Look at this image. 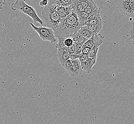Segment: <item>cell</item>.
I'll use <instances>...</instances> for the list:
<instances>
[{"label": "cell", "mask_w": 134, "mask_h": 124, "mask_svg": "<svg viewBox=\"0 0 134 124\" xmlns=\"http://www.w3.org/2000/svg\"><path fill=\"white\" fill-rule=\"evenodd\" d=\"M62 66L67 71L70 76H72V77L77 76L72 69V65L71 60H68L63 65H62Z\"/></svg>", "instance_id": "11"}, {"label": "cell", "mask_w": 134, "mask_h": 124, "mask_svg": "<svg viewBox=\"0 0 134 124\" xmlns=\"http://www.w3.org/2000/svg\"><path fill=\"white\" fill-rule=\"evenodd\" d=\"M77 15L79 19V21L81 26H86L87 20L89 16L88 14H87L85 12H83V13L78 14Z\"/></svg>", "instance_id": "16"}, {"label": "cell", "mask_w": 134, "mask_h": 124, "mask_svg": "<svg viewBox=\"0 0 134 124\" xmlns=\"http://www.w3.org/2000/svg\"><path fill=\"white\" fill-rule=\"evenodd\" d=\"M75 0H48V4L54 5L72 7Z\"/></svg>", "instance_id": "8"}, {"label": "cell", "mask_w": 134, "mask_h": 124, "mask_svg": "<svg viewBox=\"0 0 134 124\" xmlns=\"http://www.w3.org/2000/svg\"><path fill=\"white\" fill-rule=\"evenodd\" d=\"M80 55H76V54H72V55H70V59L74 60L76 59H79Z\"/></svg>", "instance_id": "30"}, {"label": "cell", "mask_w": 134, "mask_h": 124, "mask_svg": "<svg viewBox=\"0 0 134 124\" xmlns=\"http://www.w3.org/2000/svg\"><path fill=\"white\" fill-rule=\"evenodd\" d=\"M67 51L70 55L75 54V44H74L72 46L67 47Z\"/></svg>", "instance_id": "26"}, {"label": "cell", "mask_w": 134, "mask_h": 124, "mask_svg": "<svg viewBox=\"0 0 134 124\" xmlns=\"http://www.w3.org/2000/svg\"><path fill=\"white\" fill-rule=\"evenodd\" d=\"M80 62L82 69L87 72V73H90L92 71V67L94 65L93 62L89 59L87 55L81 54L79 57Z\"/></svg>", "instance_id": "5"}, {"label": "cell", "mask_w": 134, "mask_h": 124, "mask_svg": "<svg viewBox=\"0 0 134 124\" xmlns=\"http://www.w3.org/2000/svg\"><path fill=\"white\" fill-rule=\"evenodd\" d=\"M64 44L65 46L67 47L72 46L74 44V42L72 39V38L70 37L65 38L64 40Z\"/></svg>", "instance_id": "24"}, {"label": "cell", "mask_w": 134, "mask_h": 124, "mask_svg": "<svg viewBox=\"0 0 134 124\" xmlns=\"http://www.w3.org/2000/svg\"><path fill=\"white\" fill-rule=\"evenodd\" d=\"M81 27L77 14L72 12L64 19H62L54 32L57 39L68 38L78 32Z\"/></svg>", "instance_id": "1"}, {"label": "cell", "mask_w": 134, "mask_h": 124, "mask_svg": "<svg viewBox=\"0 0 134 124\" xmlns=\"http://www.w3.org/2000/svg\"><path fill=\"white\" fill-rule=\"evenodd\" d=\"M97 8L98 7L97 6V4L94 3V2L93 3L90 4L85 9V12L87 14H88L90 16L97 10Z\"/></svg>", "instance_id": "17"}, {"label": "cell", "mask_w": 134, "mask_h": 124, "mask_svg": "<svg viewBox=\"0 0 134 124\" xmlns=\"http://www.w3.org/2000/svg\"><path fill=\"white\" fill-rule=\"evenodd\" d=\"M57 56L61 65H63L68 60L70 59V55L67 52V50L57 49Z\"/></svg>", "instance_id": "7"}, {"label": "cell", "mask_w": 134, "mask_h": 124, "mask_svg": "<svg viewBox=\"0 0 134 124\" xmlns=\"http://www.w3.org/2000/svg\"><path fill=\"white\" fill-rule=\"evenodd\" d=\"M65 38H58V43L55 45V48L58 49H64V50H67V47L65 46L64 44V40Z\"/></svg>", "instance_id": "18"}, {"label": "cell", "mask_w": 134, "mask_h": 124, "mask_svg": "<svg viewBox=\"0 0 134 124\" xmlns=\"http://www.w3.org/2000/svg\"><path fill=\"white\" fill-rule=\"evenodd\" d=\"M78 32L82 36H83L84 38L87 40L91 38L93 35L87 26H81L79 30L78 31Z\"/></svg>", "instance_id": "12"}, {"label": "cell", "mask_w": 134, "mask_h": 124, "mask_svg": "<svg viewBox=\"0 0 134 124\" xmlns=\"http://www.w3.org/2000/svg\"><path fill=\"white\" fill-rule=\"evenodd\" d=\"M57 11L59 16L62 19H64L73 12L72 7L61 6H57Z\"/></svg>", "instance_id": "9"}, {"label": "cell", "mask_w": 134, "mask_h": 124, "mask_svg": "<svg viewBox=\"0 0 134 124\" xmlns=\"http://www.w3.org/2000/svg\"><path fill=\"white\" fill-rule=\"evenodd\" d=\"M10 7L13 11L18 10L23 14L29 16L35 23H39L41 25H43V21L38 16L35 9L26 3L25 0H15L14 2L11 4Z\"/></svg>", "instance_id": "3"}, {"label": "cell", "mask_w": 134, "mask_h": 124, "mask_svg": "<svg viewBox=\"0 0 134 124\" xmlns=\"http://www.w3.org/2000/svg\"><path fill=\"white\" fill-rule=\"evenodd\" d=\"M30 25L42 40L49 41L52 43H54L57 41V38L54 35V30L51 28L42 26L37 27L32 23H31Z\"/></svg>", "instance_id": "4"}, {"label": "cell", "mask_w": 134, "mask_h": 124, "mask_svg": "<svg viewBox=\"0 0 134 124\" xmlns=\"http://www.w3.org/2000/svg\"><path fill=\"white\" fill-rule=\"evenodd\" d=\"M42 15L47 27L51 28L54 31L57 29L62 20L58 13L57 5L48 4L43 8Z\"/></svg>", "instance_id": "2"}, {"label": "cell", "mask_w": 134, "mask_h": 124, "mask_svg": "<svg viewBox=\"0 0 134 124\" xmlns=\"http://www.w3.org/2000/svg\"><path fill=\"white\" fill-rule=\"evenodd\" d=\"M129 2L130 11L129 18L134 19V0H129Z\"/></svg>", "instance_id": "22"}, {"label": "cell", "mask_w": 134, "mask_h": 124, "mask_svg": "<svg viewBox=\"0 0 134 124\" xmlns=\"http://www.w3.org/2000/svg\"><path fill=\"white\" fill-rule=\"evenodd\" d=\"M72 69L76 76H79L82 74L83 70L81 66L80 62L78 59H76L71 60Z\"/></svg>", "instance_id": "10"}, {"label": "cell", "mask_w": 134, "mask_h": 124, "mask_svg": "<svg viewBox=\"0 0 134 124\" xmlns=\"http://www.w3.org/2000/svg\"><path fill=\"white\" fill-rule=\"evenodd\" d=\"M48 0H42L39 3V5L41 7H45L48 4Z\"/></svg>", "instance_id": "28"}, {"label": "cell", "mask_w": 134, "mask_h": 124, "mask_svg": "<svg viewBox=\"0 0 134 124\" xmlns=\"http://www.w3.org/2000/svg\"><path fill=\"white\" fill-rule=\"evenodd\" d=\"M75 46V53L76 55H80L82 53V49L83 47V44L82 43H74Z\"/></svg>", "instance_id": "23"}, {"label": "cell", "mask_w": 134, "mask_h": 124, "mask_svg": "<svg viewBox=\"0 0 134 124\" xmlns=\"http://www.w3.org/2000/svg\"><path fill=\"white\" fill-rule=\"evenodd\" d=\"M94 37V40L95 42V44L94 46H100L102 43H103V36H102L100 33H98L96 35H93Z\"/></svg>", "instance_id": "19"}, {"label": "cell", "mask_w": 134, "mask_h": 124, "mask_svg": "<svg viewBox=\"0 0 134 124\" xmlns=\"http://www.w3.org/2000/svg\"><path fill=\"white\" fill-rule=\"evenodd\" d=\"M92 35H94L99 33L102 28V22L95 25H89L87 26Z\"/></svg>", "instance_id": "14"}, {"label": "cell", "mask_w": 134, "mask_h": 124, "mask_svg": "<svg viewBox=\"0 0 134 124\" xmlns=\"http://www.w3.org/2000/svg\"><path fill=\"white\" fill-rule=\"evenodd\" d=\"M6 5V0H0V10H2L4 6Z\"/></svg>", "instance_id": "29"}, {"label": "cell", "mask_w": 134, "mask_h": 124, "mask_svg": "<svg viewBox=\"0 0 134 124\" xmlns=\"http://www.w3.org/2000/svg\"><path fill=\"white\" fill-rule=\"evenodd\" d=\"M94 2L93 0H75L74 4L75 3H78L85 9L87 6L93 3Z\"/></svg>", "instance_id": "20"}, {"label": "cell", "mask_w": 134, "mask_h": 124, "mask_svg": "<svg viewBox=\"0 0 134 124\" xmlns=\"http://www.w3.org/2000/svg\"><path fill=\"white\" fill-rule=\"evenodd\" d=\"M95 44V42L94 40L93 35H92L91 38L88 39L83 44V46L84 47H88L90 48H92Z\"/></svg>", "instance_id": "21"}, {"label": "cell", "mask_w": 134, "mask_h": 124, "mask_svg": "<svg viewBox=\"0 0 134 124\" xmlns=\"http://www.w3.org/2000/svg\"><path fill=\"white\" fill-rule=\"evenodd\" d=\"M101 22H102V21L100 16V10L98 8L91 15L89 16L86 22V26L89 25H95Z\"/></svg>", "instance_id": "6"}, {"label": "cell", "mask_w": 134, "mask_h": 124, "mask_svg": "<svg viewBox=\"0 0 134 124\" xmlns=\"http://www.w3.org/2000/svg\"><path fill=\"white\" fill-rule=\"evenodd\" d=\"M99 46H94L91 49V50L87 55L89 59L92 61L95 64L97 61V54L99 50Z\"/></svg>", "instance_id": "13"}, {"label": "cell", "mask_w": 134, "mask_h": 124, "mask_svg": "<svg viewBox=\"0 0 134 124\" xmlns=\"http://www.w3.org/2000/svg\"><path fill=\"white\" fill-rule=\"evenodd\" d=\"M130 37L129 38V40H132V44L134 47V22L133 23L131 30L130 31Z\"/></svg>", "instance_id": "25"}, {"label": "cell", "mask_w": 134, "mask_h": 124, "mask_svg": "<svg viewBox=\"0 0 134 124\" xmlns=\"http://www.w3.org/2000/svg\"><path fill=\"white\" fill-rule=\"evenodd\" d=\"M92 48H88V47H83V48L82 49V54H86V55H88L89 54V53L91 51Z\"/></svg>", "instance_id": "27"}, {"label": "cell", "mask_w": 134, "mask_h": 124, "mask_svg": "<svg viewBox=\"0 0 134 124\" xmlns=\"http://www.w3.org/2000/svg\"><path fill=\"white\" fill-rule=\"evenodd\" d=\"M71 37L72 38L74 43H76L84 44L86 41L87 40V39L84 38L83 36L81 35L78 32H75L74 34H72V35H71Z\"/></svg>", "instance_id": "15"}]
</instances>
